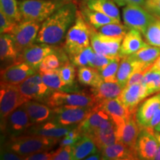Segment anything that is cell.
<instances>
[{
  "instance_id": "1",
  "label": "cell",
  "mask_w": 160,
  "mask_h": 160,
  "mask_svg": "<svg viewBox=\"0 0 160 160\" xmlns=\"http://www.w3.org/2000/svg\"><path fill=\"white\" fill-rule=\"evenodd\" d=\"M77 11L72 0L56 11L42 24L36 42L59 45L74 23Z\"/></svg>"
},
{
  "instance_id": "2",
  "label": "cell",
  "mask_w": 160,
  "mask_h": 160,
  "mask_svg": "<svg viewBox=\"0 0 160 160\" xmlns=\"http://www.w3.org/2000/svg\"><path fill=\"white\" fill-rule=\"evenodd\" d=\"M61 139L37 135H22L17 137L5 138L2 147L8 148L24 158L32 153L51 151Z\"/></svg>"
},
{
  "instance_id": "3",
  "label": "cell",
  "mask_w": 160,
  "mask_h": 160,
  "mask_svg": "<svg viewBox=\"0 0 160 160\" xmlns=\"http://www.w3.org/2000/svg\"><path fill=\"white\" fill-rule=\"evenodd\" d=\"M91 26L87 22L80 11H77V17L65 37L63 48L69 59L77 54L91 45Z\"/></svg>"
},
{
  "instance_id": "4",
  "label": "cell",
  "mask_w": 160,
  "mask_h": 160,
  "mask_svg": "<svg viewBox=\"0 0 160 160\" xmlns=\"http://www.w3.org/2000/svg\"><path fill=\"white\" fill-rule=\"evenodd\" d=\"M71 1L52 0H19L18 6L22 21H33L42 23L56 11Z\"/></svg>"
},
{
  "instance_id": "5",
  "label": "cell",
  "mask_w": 160,
  "mask_h": 160,
  "mask_svg": "<svg viewBox=\"0 0 160 160\" xmlns=\"http://www.w3.org/2000/svg\"><path fill=\"white\" fill-rule=\"evenodd\" d=\"M45 104L51 108L58 107L92 108L97 105V101L91 93L53 91Z\"/></svg>"
},
{
  "instance_id": "6",
  "label": "cell",
  "mask_w": 160,
  "mask_h": 160,
  "mask_svg": "<svg viewBox=\"0 0 160 160\" xmlns=\"http://www.w3.org/2000/svg\"><path fill=\"white\" fill-rule=\"evenodd\" d=\"M42 24L33 21H21L13 26L8 33L14 43L18 55L36 42Z\"/></svg>"
},
{
  "instance_id": "7",
  "label": "cell",
  "mask_w": 160,
  "mask_h": 160,
  "mask_svg": "<svg viewBox=\"0 0 160 160\" xmlns=\"http://www.w3.org/2000/svg\"><path fill=\"white\" fill-rule=\"evenodd\" d=\"M0 88V117L2 125L10 113L28 99L22 95L17 85L1 82Z\"/></svg>"
},
{
  "instance_id": "8",
  "label": "cell",
  "mask_w": 160,
  "mask_h": 160,
  "mask_svg": "<svg viewBox=\"0 0 160 160\" xmlns=\"http://www.w3.org/2000/svg\"><path fill=\"white\" fill-rule=\"evenodd\" d=\"M33 125L24 105L10 113L5 122L1 125L2 133L5 138H13L25 135Z\"/></svg>"
},
{
  "instance_id": "9",
  "label": "cell",
  "mask_w": 160,
  "mask_h": 160,
  "mask_svg": "<svg viewBox=\"0 0 160 160\" xmlns=\"http://www.w3.org/2000/svg\"><path fill=\"white\" fill-rule=\"evenodd\" d=\"M124 24L129 28L137 29L144 35L148 28L157 19L145 7L138 5H126L122 9Z\"/></svg>"
},
{
  "instance_id": "10",
  "label": "cell",
  "mask_w": 160,
  "mask_h": 160,
  "mask_svg": "<svg viewBox=\"0 0 160 160\" xmlns=\"http://www.w3.org/2000/svg\"><path fill=\"white\" fill-rule=\"evenodd\" d=\"M18 86L22 95L28 100H36L44 103H46L53 92L45 85L39 72L28 78Z\"/></svg>"
},
{
  "instance_id": "11",
  "label": "cell",
  "mask_w": 160,
  "mask_h": 160,
  "mask_svg": "<svg viewBox=\"0 0 160 160\" xmlns=\"http://www.w3.org/2000/svg\"><path fill=\"white\" fill-rule=\"evenodd\" d=\"M122 39L123 37H111L99 34L97 30L91 26V45L93 51L98 54L110 57H119Z\"/></svg>"
},
{
  "instance_id": "12",
  "label": "cell",
  "mask_w": 160,
  "mask_h": 160,
  "mask_svg": "<svg viewBox=\"0 0 160 160\" xmlns=\"http://www.w3.org/2000/svg\"><path fill=\"white\" fill-rule=\"evenodd\" d=\"M92 108L58 107L53 109L51 120L59 125L71 127L79 125L93 110Z\"/></svg>"
},
{
  "instance_id": "13",
  "label": "cell",
  "mask_w": 160,
  "mask_h": 160,
  "mask_svg": "<svg viewBox=\"0 0 160 160\" xmlns=\"http://www.w3.org/2000/svg\"><path fill=\"white\" fill-rule=\"evenodd\" d=\"M57 48V45L42 43L33 44L18 55L15 62L27 63L33 68L39 71V66L45 57L49 53L54 52Z\"/></svg>"
},
{
  "instance_id": "14",
  "label": "cell",
  "mask_w": 160,
  "mask_h": 160,
  "mask_svg": "<svg viewBox=\"0 0 160 160\" xmlns=\"http://www.w3.org/2000/svg\"><path fill=\"white\" fill-rule=\"evenodd\" d=\"M158 146L159 142L155 136L154 130L149 128H142L136 143V151L139 159H153Z\"/></svg>"
},
{
  "instance_id": "15",
  "label": "cell",
  "mask_w": 160,
  "mask_h": 160,
  "mask_svg": "<svg viewBox=\"0 0 160 160\" xmlns=\"http://www.w3.org/2000/svg\"><path fill=\"white\" fill-rule=\"evenodd\" d=\"M150 94L143 83L126 86L120 93L119 99L130 113H136L140 103Z\"/></svg>"
},
{
  "instance_id": "16",
  "label": "cell",
  "mask_w": 160,
  "mask_h": 160,
  "mask_svg": "<svg viewBox=\"0 0 160 160\" xmlns=\"http://www.w3.org/2000/svg\"><path fill=\"white\" fill-rule=\"evenodd\" d=\"M141 129L136 113H130L125 122L117 128V142L122 143L131 148L136 149V143Z\"/></svg>"
},
{
  "instance_id": "17",
  "label": "cell",
  "mask_w": 160,
  "mask_h": 160,
  "mask_svg": "<svg viewBox=\"0 0 160 160\" xmlns=\"http://www.w3.org/2000/svg\"><path fill=\"white\" fill-rule=\"evenodd\" d=\"M37 72L27 63H13L1 70V82L18 85Z\"/></svg>"
},
{
  "instance_id": "18",
  "label": "cell",
  "mask_w": 160,
  "mask_h": 160,
  "mask_svg": "<svg viewBox=\"0 0 160 160\" xmlns=\"http://www.w3.org/2000/svg\"><path fill=\"white\" fill-rule=\"evenodd\" d=\"M113 122L111 116L98 106L97 104L89 115L77 125L82 135L91 136L100 128Z\"/></svg>"
},
{
  "instance_id": "19",
  "label": "cell",
  "mask_w": 160,
  "mask_h": 160,
  "mask_svg": "<svg viewBox=\"0 0 160 160\" xmlns=\"http://www.w3.org/2000/svg\"><path fill=\"white\" fill-rule=\"evenodd\" d=\"M74 126L65 127V126L59 125L52 120H49L45 122L33 125L28 130L25 134L42 136V137L61 139L65 137L68 132Z\"/></svg>"
},
{
  "instance_id": "20",
  "label": "cell",
  "mask_w": 160,
  "mask_h": 160,
  "mask_svg": "<svg viewBox=\"0 0 160 160\" xmlns=\"http://www.w3.org/2000/svg\"><path fill=\"white\" fill-rule=\"evenodd\" d=\"M160 107V93L144 99L138 107L136 117L141 128H147L154 115L155 112Z\"/></svg>"
},
{
  "instance_id": "21",
  "label": "cell",
  "mask_w": 160,
  "mask_h": 160,
  "mask_svg": "<svg viewBox=\"0 0 160 160\" xmlns=\"http://www.w3.org/2000/svg\"><path fill=\"white\" fill-rule=\"evenodd\" d=\"M33 125L51 120L53 109L47 104L36 100H28L23 104Z\"/></svg>"
},
{
  "instance_id": "22",
  "label": "cell",
  "mask_w": 160,
  "mask_h": 160,
  "mask_svg": "<svg viewBox=\"0 0 160 160\" xmlns=\"http://www.w3.org/2000/svg\"><path fill=\"white\" fill-rule=\"evenodd\" d=\"M97 105L100 108L104 110L111 116L117 128L122 125L125 122L126 118L130 114L119 97L103 100L97 103Z\"/></svg>"
},
{
  "instance_id": "23",
  "label": "cell",
  "mask_w": 160,
  "mask_h": 160,
  "mask_svg": "<svg viewBox=\"0 0 160 160\" xmlns=\"http://www.w3.org/2000/svg\"><path fill=\"white\" fill-rule=\"evenodd\" d=\"M142 33L137 29L131 28L128 31L121 44L119 57L122 58L137 52L148 44L144 42L142 37Z\"/></svg>"
},
{
  "instance_id": "24",
  "label": "cell",
  "mask_w": 160,
  "mask_h": 160,
  "mask_svg": "<svg viewBox=\"0 0 160 160\" xmlns=\"http://www.w3.org/2000/svg\"><path fill=\"white\" fill-rule=\"evenodd\" d=\"M102 159L135 160L139 159L136 149L131 148L122 143L117 142L100 151Z\"/></svg>"
},
{
  "instance_id": "25",
  "label": "cell",
  "mask_w": 160,
  "mask_h": 160,
  "mask_svg": "<svg viewBox=\"0 0 160 160\" xmlns=\"http://www.w3.org/2000/svg\"><path fill=\"white\" fill-rule=\"evenodd\" d=\"M99 151L117 142V128L114 122H111L107 125L97 130L90 136Z\"/></svg>"
},
{
  "instance_id": "26",
  "label": "cell",
  "mask_w": 160,
  "mask_h": 160,
  "mask_svg": "<svg viewBox=\"0 0 160 160\" xmlns=\"http://www.w3.org/2000/svg\"><path fill=\"white\" fill-rule=\"evenodd\" d=\"M38 72L41 75L45 85L53 91L72 92V93L79 91V88L77 85H66L60 77L58 70H53V71L39 70Z\"/></svg>"
},
{
  "instance_id": "27",
  "label": "cell",
  "mask_w": 160,
  "mask_h": 160,
  "mask_svg": "<svg viewBox=\"0 0 160 160\" xmlns=\"http://www.w3.org/2000/svg\"><path fill=\"white\" fill-rule=\"evenodd\" d=\"M159 56V47L148 45L136 53L129 55V57L137 62L141 68L148 71Z\"/></svg>"
},
{
  "instance_id": "28",
  "label": "cell",
  "mask_w": 160,
  "mask_h": 160,
  "mask_svg": "<svg viewBox=\"0 0 160 160\" xmlns=\"http://www.w3.org/2000/svg\"><path fill=\"white\" fill-rule=\"evenodd\" d=\"M123 89L117 82L102 81L97 86L92 88L91 92L97 99V103H99L103 100L119 97Z\"/></svg>"
},
{
  "instance_id": "29",
  "label": "cell",
  "mask_w": 160,
  "mask_h": 160,
  "mask_svg": "<svg viewBox=\"0 0 160 160\" xmlns=\"http://www.w3.org/2000/svg\"><path fill=\"white\" fill-rule=\"evenodd\" d=\"M100 152L94 142L88 135H82L72 146L73 160L85 159L88 156Z\"/></svg>"
},
{
  "instance_id": "30",
  "label": "cell",
  "mask_w": 160,
  "mask_h": 160,
  "mask_svg": "<svg viewBox=\"0 0 160 160\" xmlns=\"http://www.w3.org/2000/svg\"><path fill=\"white\" fill-rule=\"evenodd\" d=\"M82 5L121 22L119 10L113 0H83Z\"/></svg>"
},
{
  "instance_id": "31",
  "label": "cell",
  "mask_w": 160,
  "mask_h": 160,
  "mask_svg": "<svg viewBox=\"0 0 160 160\" xmlns=\"http://www.w3.org/2000/svg\"><path fill=\"white\" fill-rule=\"evenodd\" d=\"M69 57L65 49L60 48L57 46L54 52L49 53L45 57L39 66V70L53 71L57 70L69 62Z\"/></svg>"
},
{
  "instance_id": "32",
  "label": "cell",
  "mask_w": 160,
  "mask_h": 160,
  "mask_svg": "<svg viewBox=\"0 0 160 160\" xmlns=\"http://www.w3.org/2000/svg\"><path fill=\"white\" fill-rule=\"evenodd\" d=\"M137 69H142L134 61H133L129 56L121 58L119 70L117 75V81L123 88L127 86L130 78ZM144 70V69H142ZM146 71V70H145Z\"/></svg>"
},
{
  "instance_id": "33",
  "label": "cell",
  "mask_w": 160,
  "mask_h": 160,
  "mask_svg": "<svg viewBox=\"0 0 160 160\" xmlns=\"http://www.w3.org/2000/svg\"><path fill=\"white\" fill-rule=\"evenodd\" d=\"M81 12L87 22L92 27L94 28L95 29L99 28L102 26L109 23L119 22L117 20L112 19L108 16L100 13L99 11H94V10L90 9L83 5H82Z\"/></svg>"
},
{
  "instance_id": "34",
  "label": "cell",
  "mask_w": 160,
  "mask_h": 160,
  "mask_svg": "<svg viewBox=\"0 0 160 160\" xmlns=\"http://www.w3.org/2000/svg\"><path fill=\"white\" fill-rule=\"evenodd\" d=\"M18 52L9 33H1L0 36V59L2 63L11 61L15 62Z\"/></svg>"
},
{
  "instance_id": "35",
  "label": "cell",
  "mask_w": 160,
  "mask_h": 160,
  "mask_svg": "<svg viewBox=\"0 0 160 160\" xmlns=\"http://www.w3.org/2000/svg\"><path fill=\"white\" fill-rule=\"evenodd\" d=\"M78 80L84 85H89L94 88L103 81L100 76L99 71L94 68L90 66H82L79 67L77 71Z\"/></svg>"
},
{
  "instance_id": "36",
  "label": "cell",
  "mask_w": 160,
  "mask_h": 160,
  "mask_svg": "<svg viewBox=\"0 0 160 160\" xmlns=\"http://www.w3.org/2000/svg\"><path fill=\"white\" fill-rule=\"evenodd\" d=\"M130 29L131 28H129L127 25H122L121 22H112L102 26L101 28L96 30L101 35L124 38Z\"/></svg>"
},
{
  "instance_id": "37",
  "label": "cell",
  "mask_w": 160,
  "mask_h": 160,
  "mask_svg": "<svg viewBox=\"0 0 160 160\" xmlns=\"http://www.w3.org/2000/svg\"><path fill=\"white\" fill-rule=\"evenodd\" d=\"M0 11L16 23L22 21V16L17 0H0Z\"/></svg>"
},
{
  "instance_id": "38",
  "label": "cell",
  "mask_w": 160,
  "mask_h": 160,
  "mask_svg": "<svg viewBox=\"0 0 160 160\" xmlns=\"http://www.w3.org/2000/svg\"><path fill=\"white\" fill-rule=\"evenodd\" d=\"M142 83L146 87L150 96L160 92V71L149 70L146 71Z\"/></svg>"
},
{
  "instance_id": "39",
  "label": "cell",
  "mask_w": 160,
  "mask_h": 160,
  "mask_svg": "<svg viewBox=\"0 0 160 160\" xmlns=\"http://www.w3.org/2000/svg\"><path fill=\"white\" fill-rule=\"evenodd\" d=\"M120 61H121V58L119 57H115L108 65L99 71L103 81L111 82H117V75L118 70H119Z\"/></svg>"
},
{
  "instance_id": "40",
  "label": "cell",
  "mask_w": 160,
  "mask_h": 160,
  "mask_svg": "<svg viewBox=\"0 0 160 160\" xmlns=\"http://www.w3.org/2000/svg\"><path fill=\"white\" fill-rule=\"evenodd\" d=\"M144 37L146 42L150 45L157 46L160 48V19L157 18L153 22H152L147 31H145Z\"/></svg>"
},
{
  "instance_id": "41",
  "label": "cell",
  "mask_w": 160,
  "mask_h": 160,
  "mask_svg": "<svg viewBox=\"0 0 160 160\" xmlns=\"http://www.w3.org/2000/svg\"><path fill=\"white\" fill-rule=\"evenodd\" d=\"M94 51L91 46L86 48L77 54H76L70 58V60L75 66L82 67V66H89L90 61L93 56Z\"/></svg>"
},
{
  "instance_id": "42",
  "label": "cell",
  "mask_w": 160,
  "mask_h": 160,
  "mask_svg": "<svg viewBox=\"0 0 160 160\" xmlns=\"http://www.w3.org/2000/svg\"><path fill=\"white\" fill-rule=\"evenodd\" d=\"M58 70L61 79L66 85H73L75 83L76 70L75 65L73 63L67 62L59 68Z\"/></svg>"
},
{
  "instance_id": "43",
  "label": "cell",
  "mask_w": 160,
  "mask_h": 160,
  "mask_svg": "<svg viewBox=\"0 0 160 160\" xmlns=\"http://www.w3.org/2000/svg\"><path fill=\"white\" fill-rule=\"evenodd\" d=\"M115 57H110L107 56L98 54L94 52L93 56H92L91 61H90L89 66L90 67L94 68L97 69L98 71H100L105 68L106 65H108L114 59Z\"/></svg>"
},
{
  "instance_id": "44",
  "label": "cell",
  "mask_w": 160,
  "mask_h": 160,
  "mask_svg": "<svg viewBox=\"0 0 160 160\" xmlns=\"http://www.w3.org/2000/svg\"><path fill=\"white\" fill-rule=\"evenodd\" d=\"M52 160H73L72 146H59L53 151Z\"/></svg>"
},
{
  "instance_id": "45",
  "label": "cell",
  "mask_w": 160,
  "mask_h": 160,
  "mask_svg": "<svg viewBox=\"0 0 160 160\" xmlns=\"http://www.w3.org/2000/svg\"><path fill=\"white\" fill-rule=\"evenodd\" d=\"M16 22L9 19L2 11H0V32L1 33H8Z\"/></svg>"
},
{
  "instance_id": "46",
  "label": "cell",
  "mask_w": 160,
  "mask_h": 160,
  "mask_svg": "<svg viewBox=\"0 0 160 160\" xmlns=\"http://www.w3.org/2000/svg\"><path fill=\"white\" fill-rule=\"evenodd\" d=\"M144 7L150 13L160 19V0H145Z\"/></svg>"
},
{
  "instance_id": "47",
  "label": "cell",
  "mask_w": 160,
  "mask_h": 160,
  "mask_svg": "<svg viewBox=\"0 0 160 160\" xmlns=\"http://www.w3.org/2000/svg\"><path fill=\"white\" fill-rule=\"evenodd\" d=\"M53 151H43L32 153L24 158V160H52Z\"/></svg>"
},
{
  "instance_id": "48",
  "label": "cell",
  "mask_w": 160,
  "mask_h": 160,
  "mask_svg": "<svg viewBox=\"0 0 160 160\" xmlns=\"http://www.w3.org/2000/svg\"><path fill=\"white\" fill-rule=\"evenodd\" d=\"M0 159L2 160H23V157L12 151L11 150L2 146Z\"/></svg>"
},
{
  "instance_id": "49",
  "label": "cell",
  "mask_w": 160,
  "mask_h": 160,
  "mask_svg": "<svg viewBox=\"0 0 160 160\" xmlns=\"http://www.w3.org/2000/svg\"><path fill=\"white\" fill-rule=\"evenodd\" d=\"M145 70L142 69H137L134 73H133V75L131 76L128 82L127 86L133 85V84H138V83H142V80L145 76V73H146Z\"/></svg>"
},
{
  "instance_id": "50",
  "label": "cell",
  "mask_w": 160,
  "mask_h": 160,
  "mask_svg": "<svg viewBox=\"0 0 160 160\" xmlns=\"http://www.w3.org/2000/svg\"><path fill=\"white\" fill-rule=\"evenodd\" d=\"M118 6L125 7L128 5H138L145 6V0H113Z\"/></svg>"
},
{
  "instance_id": "51",
  "label": "cell",
  "mask_w": 160,
  "mask_h": 160,
  "mask_svg": "<svg viewBox=\"0 0 160 160\" xmlns=\"http://www.w3.org/2000/svg\"><path fill=\"white\" fill-rule=\"evenodd\" d=\"M159 122H160V107L159 108V109L155 112L154 115L153 116V117H152L151 122H150L149 125L147 128H149L154 130L156 126H157Z\"/></svg>"
},
{
  "instance_id": "52",
  "label": "cell",
  "mask_w": 160,
  "mask_h": 160,
  "mask_svg": "<svg viewBox=\"0 0 160 160\" xmlns=\"http://www.w3.org/2000/svg\"><path fill=\"white\" fill-rule=\"evenodd\" d=\"M86 160H100L102 159V154L100 152L97 153H93V154H91L88 156V157L85 158Z\"/></svg>"
},
{
  "instance_id": "53",
  "label": "cell",
  "mask_w": 160,
  "mask_h": 160,
  "mask_svg": "<svg viewBox=\"0 0 160 160\" xmlns=\"http://www.w3.org/2000/svg\"><path fill=\"white\" fill-rule=\"evenodd\" d=\"M149 70H153V71H160V56L157 58V59L154 62V63L151 66Z\"/></svg>"
},
{
  "instance_id": "54",
  "label": "cell",
  "mask_w": 160,
  "mask_h": 160,
  "mask_svg": "<svg viewBox=\"0 0 160 160\" xmlns=\"http://www.w3.org/2000/svg\"><path fill=\"white\" fill-rule=\"evenodd\" d=\"M154 160H160V144L159 143V146H158L157 151L156 152V154L153 157Z\"/></svg>"
},
{
  "instance_id": "55",
  "label": "cell",
  "mask_w": 160,
  "mask_h": 160,
  "mask_svg": "<svg viewBox=\"0 0 160 160\" xmlns=\"http://www.w3.org/2000/svg\"><path fill=\"white\" fill-rule=\"evenodd\" d=\"M154 133H155L156 137H157V139L158 140V142H159V143L160 144V132H157L154 131Z\"/></svg>"
},
{
  "instance_id": "56",
  "label": "cell",
  "mask_w": 160,
  "mask_h": 160,
  "mask_svg": "<svg viewBox=\"0 0 160 160\" xmlns=\"http://www.w3.org/2000/svg\"><path fill=\"white\" fill-rule=\"evenodd\" d=\"M154 131L157 132H160V122L158 124L157 126H156L155 128H154Z\"/></svg>"
},
{
  "instance_id": "57",
  "label": "cell",
  "mask_w": 160,
  "mask_h": 160,
  "mask_svg": "<svg viewBox=\"0 0 160 160\" xmlns=\"http://www.w3.org/2000/svg\"><path fill=\"white\" fill-rule=\"evenodd\" d=\"M52 1H69V0H52Z\"/></svg>"
}]
</instances>
